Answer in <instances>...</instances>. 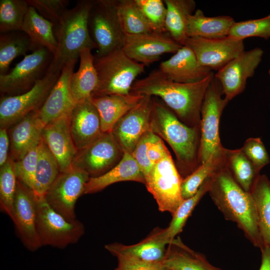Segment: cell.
Returning <instances> with one entry per match:
<instances>
[{"label":"cell","mask_w":270,"mask_h":270,"mask_svg":"<svg viewBox=\"0 0 270 270\" xmlns=\"http://www.w3.org/2000/svg\"><path fill=\"white\" fill-rule=\"evenodd\" d=\"M214 75L212 72L200 81L181 83L169 80L158 70H154L135 81L130 92L158 96L183 123L191 127L200 126L202 104Z\"/></svg>","instance_id":"6da1fadb"},{"label":"cell","mask_w":270,"mask_h":270,"mask_svg":"<svg viewBox=\"0 0 270 270\" xmlns=\"http://www.w3.org/2000/svg\"><path fill=\"white\" fill-rule=\"evenodd\" d=\"M208 192L226 220L236 223L256 248L264 246L258 226L256 210L250 192L236 182L225 164L210 176Z\"/></svg>","instance_id":"7a4b0ae2"},{"label":"cell","mask_w":270,"mask_h":270,"mask_svg":"<svg viewBox=\"0 0 270 270\" xmlns=\"http://www.w3.org/2000/svg\"><path fill=\"white\" fill-rule=\"evenodd\" d=\"M150 130L165 140L173 150L184 179L200 165V126L180 121L166 105L153 99Z\"/></svg>","instance_id":"3957f363"},{"label":"cell","mask_w":270,"mask_h":270,"mask_svg":"<svg viewBox=\"0 0 270 270\" xmlns=\"http://www.w3.org/2000/svg\"><path fill=\"white\" fill-rule=\"evenodd\" d=\"M92 4V0L78 1L54 24L58 46L47 72L60 74L68 63L78 60L82 50L96 48L88 28V18Z\"/></svg>","instance_id":"277c9868"},{"label":"cell","mask_w":270,"mask_h":270,"mask_svg":"<svg viewBox=\"0 0 270 270\" xmlns=\"http://www.w3.org/2000/svg\"><path fill=\"white\" fill-rule=\"evenodd\" d=\"M94 64L98 82L92 97L130 94L136 78L144 70V65L130 58L122 48L94 56Z\"/></svg>","instance_id":"5b68a950"},{"label":"cell","mask_w":270,"mask_h":270,"mask_svg":"<svg viewBox=\"0 0 270 270\" xmlns=\"http://www.w3.org/2000/svg\"><path fill=\"white\" fill-rule=\"evenodd\" d=\"M223 94L221 84L214 76L206 90L200 110V164L224 147L220 138V121L228 101L222 98Z\"/></svg>","instance_id":"8992f818"},{"label":"cell","mask_w":270,"mask_h":270,"mask_svg":"<svg viewBox=\"0 0 270 270\" xmlns=\"http://www.w3.org/2000/svg\"><path fill=\"white\" fill-rule=\"evenodd\" d=\"M37 200L36 226L42 246L62 248L77 242L84 232L82 222L67 220L52 209L44 198Z\"/></svg>","instance_id":"52a82bcc"},{"label":"cell","mask_w":270,"mask_h":270,"mask_svg":"<svg viewBox=\"0 0 270 270\" xmlns=\"http://www.w3.org/2000/svg\"><path fill=\"white\" fill-rule=\"evenodd\" d=\"M116 0H92L88 18L90 37L99 57L122 48L124 34L116 11Z\"/></svg>","instance_id":"ba28073f"},{"label":"cell","mask_w":270,"mask_h":270,"mask_svg":"<svg viewBox=\"0 0 270 270\" xmlns=\"http://www.w3.org/2000/svg\"><path fill=\"white\" fill-rule=\"evenodd\" d=\"M182 180L169 152L153 166L145 178V184L160 212H168L172 215L182 202Z\"/></svg>","instance_id":"9c48e42d"},{"label":"cell","mask_w":270,"mask_h":270,"mask_svg":"<svg viewBox=\"0 0 270 270\" xmlns=\"http://www.w3.org/2000/svg\"><path fill=\"white\" fill-rule=\"evenodd\" d=\"M60 74L47 72L29 90L4 96L0 101V126L8 128L44 104Z\"/></svg>","instance_id":"30bf717a"},{"label":"cell","mask_w":270,"mask_h":270,"mask_svg":"<svg viewBox=\"0 0 270 270\" xmlns=\"http://www.w3.org/2000/svg\"><path fill=\"white\" fill-rule=\"evenodd\" d=\"M52 58L42 47L24 56L10 72L0 74L1 93L16 96L29 90L46 74Z\"/></svg>","instance_id":"8fae6325"},{"label":"cell","mask_w":270,"mask_h":270,"mask_svg":"<svg viewBox=\"0 0 270 270\" xmlns=\"http://www.w3.org/2000/svg\"><path fill=\"white\" fill-rule=\"evenodd\" d=\"M90 176L83 170L72 168L60 172L44 198L56 212L69 220H76L75 205L84 194L85 186Z\"/></svg>","instance_id":"7c38bea8"},{"label":"cell","mask_w":270,"mask_h":270,"mask_svg":"<svg viewBox=\"0 0 270 270\" xmlns=\"http://www.w3.org/2000/svg\"><path fill=\"white\" fill-rule=\"evenodd\" d=\"M184 46L193 51L200 66L212 71L219 70L244 51V40L228 36L217 38L190 37Z\"/></svg>","instance_id":"4fadbf2b"},{"label":"cell","mask_w":270,"mask_h":270,"mask_svg":"<svg viewBox=\"0 0 270 270\" xmlns=\"http://www.w3.org/2000/svg\"><path fill=\"white\" fill-rule=\"evenodd\" d=\"M152 106V96H144L115 124L112 132L123 152L131 154L142 136L150 130Z\"/></svg>","instance_id":"5bb4252c"},{"label":"cell","mask_w":270,"mask_h":270,"mask_svg":"<svg viewBox=\"0 0 270 270\" xmlns=\"http://www.w3.org/2000/svg\"><path fill=\"white\" fill-rule=\"evenodd\" d=\"M182 46L167 33L152 32L124 34L122 48L130 58L148 66L158 60L164 54H174Z\"/></svg>","instance_id":"9a60e30c"},{"label":"cell","mask_w":270,"mask_h":270,"mask_svg":"<svg viewBox=\"0 0 270 270\" xmlns=\"http://www.w3.org/2000/svg\"><path fill=\"white\" fill-rule=\"evenodd\" d=\"M263 54L260 48L244 50L214 74L226 100L229 102L244 90L248 79L254 76Z\"/></svg>","instance_id":"2e32d148"},{"label":"cell","mask_w":270,"mask_h":270,"mask_svg":"<svg viewBox=\"0 0 270 270\" xmlns=\"http://www.w3.org/2000/svg\"><path fill=\"white\" fill-rule=\"evenodd\" d=\"M37 204L33 191L18 180L11 219L22 244L32 252L42 246L36 226Z\"/></svg>","instance_id":"e0dca14e"},{"label":"cell","mask_w":270,"mask_h":270,"mask_svg":"<svg viewBox=\"0 0 270 270\" xmlns=\"http://www.w3.org/2000/svg\"><path fill=\"white\" fill-rule=\"evenodd\" d=\"M121 152L112 132L104 133L90 146L78 151L72 167L84 170L90 177L98 176L112 168Z\"/></svg>","instance_id":"ac0fdd59"},{"label":"cell","mask_w":270,"mask_h":270,"mask_svg":"<svg viewBox=\"0 0 270 270\" xmlns=\"http://www.w3.org/2000/svg\"><path fill=\"white\" fill-rule=\"evenodd\" d=\"M70 114L62 116L46 124L42 134V139L56 160L60 172L72 168L74 161L78 152L70 130Z\"/></svg>","instance_id":"d6986e66"},{"label":"cell","mask_w":270,"mask_h":270,"mask_svg":"<svg viewBox=\"0 0 270 270\" xmlns=\"http://www.w3.org/2000/svg\"><path fill=\"white\" fill-rule=\"evenodd\" d=\"M77 60H72L62 68L58 78L41 108L38 116L45 126L62 116L69 115L76 104L70 88V80Z\"/></svg>","instance_id":"ffe728a7"},{"label":"cell","mask_w":270,"mask_h":270,"mask_svg":"<svg viewBox=\"0 0 270 270\" xmlns=\"http://www.w3.org/2000/svg\"><path fill=\"white\" fill-rule=\"evenodd\" d=\"M70 127L78 151L90 146L104 134L92 97L76 104L70 114Z\"/></svg>","instance_id":"44dd1931"},{"label":"cell","mask_w":270,"mask_h":270,"mask_svg":"<svg viewBox=\"0 0 270 270\" xmlns=\"http://www.w3.org/2000/svg\"><path fill=\"white\" fill-rule=\"evenodd\" d=\"M158 70L168 78L181 83L200 81L212 71L200 66L193 51L182 46L169 59L162 62Z\"/></svg>","instance_id":"7402d4cb"},{"label":"cell","mask_w":270,"mask_h":270,"mask_svg":"<svg viewBox=\"0 0 270 270\" xmlns=\"http://www.w3.org/2000/svg\"><path fill=\"white\" fill-rule=\"evenodd\" d=\"M8 134L9 157L14 162L22 159L42 140L44 124L38 116V110L31 112L12 125Z\"/></svg>","instance_id":"603a6c76"},{"label":"cell","mask_w":270,"mask_h":270,"mask_svg":"<svg viewBox=\"0 0 270 270\" xmlns=\"http://www.w3.org/2000/svg\"><path fill=\"white\" fill-rule=\"evenodd\" d=\"M166 245L161 228H156L137 244L124 245L114 242L106 244L104 248L116 257L124 256L146 262H160L164 257Z\"/></svg>","instance_id":"cb8c5ba5"},{"label":"cell","mask_w":270,"mask_h":270,"mask_svg":"<svg viewBox=\"0 0 270 270\" xmlns=\"http://www.w3.org/2000/svg\"><path fill=\"white\" fill-rule=\"evenodd\" d=\"M144 96L130 92L92 97L99 114L103 133L110 132L116 122L136 106Z\"/></svg>","instance_id":"d4e9b609"},{"label":"cell","mask_w":270,"mask_h":270,"mask_svg":"<svg viewBox=\"0 0 270 270\" xmlns=\"http://www.w3.org/2000/svg\"><path fill=\"white\" fill-rule=\"evenodd\" d=\"M122 181H134L145 184V177L132 154L124 152L121 159L104 174L90 177L84 194L100 192L110 185Z\"/></svg>","instance_id":"484cf974"},{"label":"cell","mask_w":270,"mask_h":270,"mask_svg":"<svg viewBox=\"0 0 270 270\" xmlns=\"http://www.w3.org/2000/svg\"><path fill=\"white\" fill-rule=\"evenodd\" d=\"M162 263L168 270H224L186 245L179 236L168 244Z\"/></svg>","instance_id":"4316f807"},{"label":"cell","mask_w":270,"mask_h":270,"mask_svg":"<svg viewBox=\"0 0 270 270\" xmlns=\"http://www.w3.org/2000/svg\"><path fill=\"white\" fill-rule=\"evenodd\" d=\"M92 50L86 48L80 54L78 70L74 72L70 80V88L76 103L92 97L98 82Z\"/></svg>","instance_id":"83f0119b"},{"label":"cell","mask_w":270,"mask_h":270,"mask_svg":"<svg viewBox=\"0 0 270 270\" xmlns=\"http://www.w3.org/2000/svg\"><path fill=\"white\" fill-rule=\"evenodd\" d=\"M234 22L231 16H206L201 10L197 9L188 18L187 35L188 38H224L228 36L229 31Z\"/></svg>","instance_id":"f1b7e54d"},{"label":"cell","mask_w":270,"mask_h":270,"mask_svg":"<svg viewBox=\"0 0 270 270\" xmlns=\"http://www.w3.org/2000/svg\"><path fill=\"white\" fill-rule=\"evenodd\" d=\"M166 13V32L175 41L184 46L188 36L187 26L189 16L196 10L193 0H164Z\"/></svg>","instance_id":"f546056e"},{"label":"cell","mask_w":270,"mask_h":270,"mask_svg":"<svg viewBox=\"0 0 270 270\" xmlns=\"http://www.w3.org/2000/svg\"><path fill=\"white\" fill-rule=\"evenodd\" d=\"M54 24L44 18L30 6L25 16L22 31L27 34L37 48H44L53 55L57 48L54 32Z\"/></svg>","instance_id":"4dcf8cb0"},{"label":"cell","mask_w":270,"mask_h":270,"mask_svg":"<svg viewBox=\"0 0 270 270\" xmlns=\"http://www.w3.org/2000/svg\"><path fill=\"white\" fill-rule=\"evenodd\" d=\"M254 200L258 226L264 246L270 248V180L265 174H259L250 192Z\"/></svg>","instance_id":"1f68e13d"},{"label":"cell","mask_w":270,"mask_h":270,"mask_svg":"<svg viewBox=\"0 0 270 270\" xmlns=\"http://www.w3.org/2000/svg\"><path fill=\"white\" fill-rule=\"evenodd\" d=\"M60 172L56 160L42 139L38 146L33 188L37 199L44 198Z\"/></svg>","instance_id":"d6a6232c"},{"label":"cell","mask_w":270,"mask_h":270,"mask_svg":"<svg viewBox=\"0 0 270 270\" xmlns=\"http://www.w3.org/2000/svg\"><path fill=\"white\" fill-rule=\"evenodd\" d=\"M226 150L223 147L216 152L206 162L182 180L181 192L184 200L193 196L203 182L225 164Z\"/></svg>","instance_id":"836d02e7"},{"label":"cell","mask_w":270,"mask_h":270,"mask_svg":"<svg viewBox=\"0 0 270 270\" xmlns=\"http://www.w3.org/2000/svg\"><path fill=\"white\" fill-rule=\"evenodd\" d=\"M210 177L200 186L197 192L192 196L184 200L172 215L168 226L161 229V233L167 245L182 232L194 208L204 195L208 192L210 184Z\"/></svg>","instance_id":"e575fe53"},{"label":"cell","mask_w":270,"mask_h":270,"mask_svg":"<svg viewBox=\"0 0 270 270\" xmlns=\"http://www.w3.org/2000/svg\"><path fill=\"white\" fill-rule=\"evenodd\" d=\"M16 32L0 34V74H6L17 56H25L28 51L36 49L27 34Z\"/></svg>","instance_id":"d590c367"},{"label":"cell","mask_w":270,"mask_h":270,"mask_svg":"<svg viewBox=\"0 0 270 270\" xmlns=\"http://www.w3.org/2000/svg\"><path fill=\"white\" fill-rule=\"evenodd\" d=\"M116 11L124 34L134 35L152 32L134 0H116Z\"/></svg>","instance_id":"8d00e7d4"},{"label":"cell","mask_w":270,"mask_h":270,"mask_svg":"<svg viewBox=\"0 0 270 270\" xmlns=\"http://www.w3.org/2000/svg\"><path fill=\"white\" fill-rule=\"evenodd\" d=\"M226 165L236 182L245 191L250 192L260 174L241 149L226 150Z\"/></svg>","instance_id":"74e56055"},{"label":"cell","mask_w":270,"mask_h":270,"mask_svg":"<svg viewBox=\"0 0 270 270\" xmlns=\"http://www.w3.org/2000/svg\"><path fill=\"white\" fill-rule=\"evenodd\" d=\"M29 6L27 0H0V34L22 31Z\"/></svg>","instance_id":"f35d334b"},{"label":"cell","mask_w":270,"mask_h":270,"mask_svg":"<svg viewBox=\"0 0 270 270\" xmlns=\"http://www.w3.org/2000/svg\"><path fill=\"white\" fill-rule=\"evenodd\" d=\"M17 182L14 161L9 157L6 162L0 166V208L10 218Z\"/></svg>","instance_id":"ab89813d"},{"label":"cell","mask_w":270,"mask_h":270,"mask_svg":"<svg viewBox=\"0 0 270 270\" xmlns=\"http://www.w3.org/2000/svg\"><path fill=\"white\" fill-rule=\"evenodd\" d=\"M228 36L242 40L250 37L268 39L270 38V14L260 18L235 22L229 31Z\"/></svg>","instance_id":"60d3db41"},{"label":"cell","mask_w":270,"mask_h":270,"mask_svg":"<svg viewBox=\"0 0 270 270\" xmlns=\"http://www.w3.org/2000/svg\"><path fill=\"white\" fill-rule=\"evenodd\" d=\"M152 32L166 33L165 20L166 6L162 0H134Z\"/></svg>","instance_id":"b9f144b4"},{"label":"cell","mask_w":270,"mask_h":270,"mask_svg":"<svg viewBox=\"0 0 270 270\" xmlns=\"http://www.w3.org/2000/svg\"><path fill=\"white\" fill-rule=\"evenodd\" d=\"M39 144L34 146L22 159L14 162L18 180L32 191Z\"/></svg>","instance_id":"7bdbcfd3"},{"label":"cell","mask_w":270,"mask_h":270,"mask_svg":"<svg viewBox=\"0 0 270 270\" xmlns=\"http://www.w3.org/2000/svg\"><path fill=\"white\" fill-rule=\"evenodd\" d=\"M44 18L54 24H57L68 9V0H27Z\"/></svg>","instance_id":"ee69618b"},{"label":"cell","mask_w":270,"mask_h":270,"mask_svg":"<svg viewBox=\"0 0 270 270\" xmlns=\"http://www.w3.org/2000/svg\"><path fill=\"white\" fill-rule=\"evenodd\" d=\"M240 149L258 173L270 162L267 150L260 138H248Z\"/></svg>","instance_id":"f6af8a7d"},{"label":"cell","mask_w":270,"mask_h":270,"mask_svg":"<svg viewBox=\"0 0 270 270\" xmlns=\"http://www.w3.org/2000/svg\"><path fill=\"white\" fill-rule=\"evenodd\" d=\"M116 258L118 264L114 270H168L162 262H146L124 256Z\"/></svg>","instance_id":"bcb514c9"},{"label":"cell","mask_w":270,"mask_h":270,"mask_svg":"<svg viewBox=\"0 0 270 270\" xmlns=\"http://www.w3.org/2000/svg\"><path fill=\"white\" fill-rule=\"evenodd\" d=\"M162 139L152 132H148L147 153L148 158L154 166L162 160L168 152Z\"/></svg>","instance_id":"7dc6e473"},{"label":"cell","mask_w":270,"mask_h":270,"mask_svg":"<svg viewBox=\"0 0 270 270\" xmlns=\"http://www.w3.org/2000/svg\"><path fill=\"white\" fill-rule=\"evenodd\" d=\"M148 132L142 136L133 152L131 153L143 173L145 178L148 176L153 166L148 158L147 153V141Z\"/></svg>","instance_id":"c3c4849f"},{"label":"cell","mask_w":270,"mask_h":270,"mask_svg":"<svg viewBox=\"0 0 270 270\" xmlns=\"http://www.w3.org/2000/svg\"><path fill=\"white\" fill-rule=\"evenodd\" d=\"M10 148L9 136L7 128H0V166L4 165L9 158L8 150Z\"/></svg>","instance_id":"681fc988"},{"label":"cell","mask_w":270,"mask_h":270,"mask_svg":"<svg viewBox=\"0 0 270 270\" xmlns=\"http://www.w3.org/2000/svg\"><path fill=\"white\" fill-rule=\"evenodd\" d=\"M260 250L262 262L259 270H270V248L264 246Z\"/></svg>","instance_id":"f907efd6"},{"label":"cell","mask_w":270,"mask_h":270,"mask_svg":"<svg viewBox=\"0 0 270 270\" xmlns=\"http://www.w3.org/2000/svg\"><path fill=\"white\" fill-rule=\"evenodd\" d=\"M268 74H269V75L270 76V67L269 70H268Z\"/></svg>","instance_id":"816d5d0a"}]
</instances>
